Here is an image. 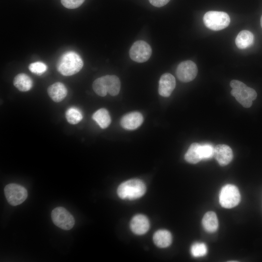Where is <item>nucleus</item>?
Instances as JSON below:
<instances>
[{
  "label": "nucleus",
  "mask_w": 262,
  "mask_h": 262,
  "mask_svg": "<svg viewBox=\"0 0 262 262\" xmlns=\"http://www.w3.org/2000/svg\"><path fill=\"white\" fill-rule=\"evenodd\" d=\"M83 65V61L78 53L68 51L60 57L57 63V69L61 74L69 76L79 72Z\"/></svg>",
  "instance_id": "nucleus-1"
},
{
  "label": "nucleus",
  "mask_w": 262,
  "mask_h": 262,
  "mask_svg": "<svg viewBox=\"0 0 262 262\" xmlns=\"http://www.w3.org/2000/svg\"><path fill=\"white\" fill-rule=\"evenodd\" d=\"M92 87L94 92L101 97L105 96L107 93L110 95H117L120 89V82L115 75H106L95 80Z\"/></svg>",
  "instance_id": "nucleus-2"
},
{
  "label": "nucleus",
  "mask_w": 262,
  "mask_h": 262,
  "mask_svg": "<svg viewBox=\"0 0 262 262\" xmlns=\"http://www.w3.org/2000/svg\"><path fill=\"white\" fill-rule=\"evenodd\" d=\"M230 86L232 88L230 92L232 96L236 100L245 108H249L252 104V101L257 96L256 91L247 86L241 81L233 80L230 82Z\"/></svg>",
  "instance_id": "nucleus-3"
},
{
  "label": "nucleus",
  "mask_w": 262,
  "mask_h": 262,
  "mask_svg": "<svg viewBox=\"0 0 262 262\" xmlns=\"http://www.w3.org/2000/svg\"><path fill=\"white\" fill-rule=\"evenodd\" d=\"M146 190L145 183L139 179H131L122 183L118 187V196L122 199L133 200L141 197Z\"/></svg>",
  "instance_id": "nucleus-4"
},
{
  "label": "nucleus",
  "mask_w": 262,
  "mask_h": 262,
  "mask_svg": "<svg viewBox=\"0 0 262 262\" xmlns=\"http://www.w3.org/2000/svg\"><path fill=\"white\" fill-rule=\"evenodd\" d=\"M203 22L208 28L213 31H219L229 26L230 17L225 12L210 11L205 14Z\"/></svg>",
  "instance_id": "nucleus-5"
},
{
  "label": "nucleus",
  "mask_w": 262,
  "mask_h": 262,
  "mask_svg": "<svg viewBox=\"0 0 262 262\" xmlns=\"http://www.w3.org/2000/svg\"><path fill=\"white\" fill-rule=\"evenodd\" d=\"M241 195L238 188L232 184L224 186L219 194V202L222 207L230 209L240 202Z\"/></svg>",
  "instance_id": "nucleus-6"
},
{
  "label": "nucleus",
  "mask_w": 262,
  "mask_h": 262,
  "mask_svg": "<svg viewBox=\"0 0 262 262\" xmlns=\"http://www.w3.org/2000/svg\"><path fill=\"white\" fill-rule=\"evenodd\" d=\"M4 192L8 202L12 206H17L22 203L28 196L25 188L16 183L6 185Z\"/></svg>",
  "instance_id": "nucleus-7"
},
{
  "label": "nucleus",
  "mask_w": 262,
  "mask_h": 262,
  "mask_svg": "<svg viewBox=\"0 0 262 262\" xmlns=\"http://www.w3.org/2000/svg\"><path fill=\"white\" fill-rule=\"evenodd\" d=\"M51 216L56 226L66 230L71 229L75 224L73 215L63 207L54 208L51 212Z\"/></svg>",
  "instance_id": "nucleus-8"
},
{
  "label": "nucleus",
  "mask_w": 262,
  "mask_h": 262,
  "mask_svg": "<svg viewBox=\"0 0 262 262\" xmlns=\"http://www.w3.org/2000/svg\"><path fill=\"white\" fill-rule=\"evenodd\" d=\"M151 53L152 49L149 45L142 40L135 42L129 51L130 58L138 63H143L148 60Z\"/></svg>",
  "instance_id": "nucleus-9"
},
{
  "label": "nucleus",
  "mask_w": 262,
  "mask_h": 262,
  "mask_svg": "<svg viewBox=\"0 0 262 262\" xmlns=\"http://www.w3.org/2000/svg\"><path fill=\"white\" fill-rule=\"evenodd\" d=\"M196 64L192 61H184L178 66L176 75L178 79L182 82H188L193 81L197 74Z\"/></svg>",
  "instance_id": "nucleus-10"
},
{
  "label": "nucleus",
  "mask_w": 262,
  "mask_h": 262,
  "mask_svg": "<svg viewBox=\"0 0 262 262\" xmlns=\"http://www.w3.org/2000/svg\"><path fill=\"white\" fill-rule=\"evenodd\" d=\"M213 156L221 166H225L232 161L233 152L228 145L219 144L214 147Z\"/></svg>",
  "instance_id": "nucleus-11"
},
{
  "label": "nucleus",
  "mask_w": 262,
  "mask_h": 262,
  "mask_svg": "<svg viewBox=\"0 0 262 262\" xmlns=\"http://www.w3.org/2000/svg\"><path fill=\"white\" fill-rule=\"evenodd\" d=\"M176 86L175 77L169 73L163 74L159 80L158 91L164 97L170 96Z\"/></svg>",
  "instance_id": "nucleus-12"
},
{
  "label": "nucleus",
  "mask_w": 262,
  "mask_h": 262,
  "mask_svg": "<svg viewBox=\"0 0 262 262\" xmlns=\"http://www.w3.org/2000/svg\"><path fill=\"white\" fill-rule=\"evenodd\" d=\"M143 122V117L139 112H131L125 115L121 119L120 124L125 129L132 130L137 129Z\"/></svg>",
  "instance_id": "nucleus-13"
},
{
  "label": "nucleus",
  "mask_w": 262,
  "mask_h": 262,
  "mask_svg": "<svg viewBox=\"0 0 262 262\" xmlns=\"http://www.w3.org/2000/svg\"><path fill=\"white\" fill-rule=\"evenodd\" d=\"M130 227L132 231L138 235L146 233L149 228L147 218L143 214H137L131 219Z\"/></svg>",
  "instance_id": "nucleus-14"
},
{
  "label": "nucleus",
  "mask_w": 262,
  "mask_h": 262,
  "mask_svg": "<svg viewBox=\"0 0 262 262\" xmlns=\"http://www.w3.org/2000/svg\"><path fill=\"white\" fill-rule=\"evenodd\" d=\"M47 92L49 97L53 101L59 102L66 97L67 90L63 83L56 82L48 87Z\"/></svg>",
  "instance_id": "nucleus-15"
},
{
  "label": "nucleus",
  "mask_w": 262,
  "mask_h": 262,
  "mask_svg": "<svg viewBox=\"0 0 262 262\" xmlns=\"http://www.w3.org/2000/svg\"><path fill=\"white\" fill-rule=\"evenodd\" d=\"M14 86L20 91L27 92L33 87L32 79L25 73H19L16 75L13 80Z\"/></svg>",
  "instance_id": "nucleus-16"
},
{
  "label": "nucleus",
  "mask_w": 262,
  "mask_h": 262,
  "mask_svg": "<svg viewBox=\"0 0 262 262\" xmlns=\"http://www.w3.org/2000/svg\"><path fill=\"white\" fill-rule=\"evenodd\" d=\"M172 240L171 233L164 229H160L155 232L153 235L155 244L161 248L166 247L170 245Z\"/></svg>",
  "instance_id": "nucleus-17"
},
{
  "label": "nucleus",
  "mask_w": 262,
  "mask_h": 262,
  "mask_svg": "<svg viewBox=\"0 0 262 262\" xmlns=\"http://www.w3.org/2000/svg\"><path fill=\"white\" fill-rule=\"evenodd\" d=\"M254 42L253 33L248 30H243L237 35L235 39V44L238 48L245 49L250 47Z\"/></svg>",
  "instance_id": "nucleus-18"
},
{
  "label": "nucleus",
  "mask_w": 262,
  "mask_h": 262,
  "mask_svg": "<svg viewBox=\"0 0 262 262\" xmlns=\"http://www.w3.org/2000/svg\"><path fill=\"white\" fill-rule=\"evenodd\" d=\"M202 223L205 230L214 232L218 229V222L215 213L212 211L207 212L203 216Z\"/></svg>",
  "instance_id": "nucleus-19"
},
{
  "label": "nucleus",
  "mask_w": 262,
  "mask_h": 262,
  "mask_svg": "<svg viewBox=\"0 0 262 262\" xmlns=\"http://www.w3.org/2000/svg\"><path fill=\"white\" fill-rule=\"evenodd\" d=\"M92 118L101 129L107 128L111 122L110 114L105 108H101L96 111L92 115Z\"/></svg>",
  "instance_id": "nucleus-20"
},
{
  "label": "nucleus",
  "mask_w": 262,
  "mask_h": 262,
  "mask_svg": "<svg viewBox=\"0 0 262 262\" xmlns=\"http://www.w3.org/2000/svg\"><path fill=\"white\" fill-rule=\"evenodd\" d=\"M200 144L197 143H192L186 152L185 160L190 164H196L202 160L200 152Z\"/></svg>",
  "instance_id": "nucleus-21"
},
{
  "label": "nucleus",
  "mask_w": 262,
  "mask_h": 262,
  "mask_svg": "<svg viewBox=\"0 0 262 262\" xmlns=\"http://www.w3.org/2000/svg\"><path fill=\"white\" fill-rule=\"evenodd\" d=\"M66 118L67 122L73 125L79 123L82 119L81 112L76 107H70L66 112Z\"/></svg>",
  "instance_id": "nucleus-22"
},
{
  "label": "nucleus",
  "mask_w": 262,
  "mask_h": 262,
  "mask_svg": "<svg viewBox=\"0 0 262 262\" xmlns=\"http://www.w3.org/2000/svg\"><path fill=\"white\" fill-rule=\"evenodd\" d=\"M190 251L195 257H202L207 254V247L204 243H196L191 246Z\"/></svg>",
  "instance_id": "nucleus-23"
},
{
  "label": "nucleus",
  "mask_w": 262,
  "mask_h": 262,
  "mask_svg": "<svg viewBox=\"0 0 262 262\" xmlns=\"http://www.w3.org/2000/svg\"><path fill=\"white\" fill-rule=\"evenodd\" d=\"M200 152L202 160L210 159L213 156L214 147L209 144L200 145Z\"/></svg>",
  "instance_id": "nucleus-24"
},
{
  "label": "nucleus",
  "mask_w": 262,
  "mask_h": 262,
  "mask_svg": "<svg viewBox=\"0 0 262 262\" xmlns=\"http://www.w3.org/2000/svg\"><path fill=\"white\" fill-rule=\"evenodd\" d=\"M29 69L33 73L41 75L47 70V66L43 62H36L29 66Z\"/></svg>",
  "instance_id": "nucleus-25"
},
{
  "label": "nucleus",
  "mask_w": 262,
  "mask_h": 262,
  "mask_svg": "<svg viewBox=\"0 0 262 262\" xmlns=\"http://www.w3.org/2000/svg\"><path fill=\"white\" fill-rule=\"evenodd\" d=\"M85 0H61V3L68 9H75L80 7Z\"/></svg>",
  "instance_id": "nucleus-26"
},
{
  "label": "nucleus",
  "mask_w": 262,
  "mask_h": 262,
  "mask_svg": "<svg viewBox=\"0 0 262 262\" xmlns=\"http://www.w3.org/2000/svg\"><path fill=\"white\" fill-rule=\"evenodd\" d=\"M170 0H149V2L157 7H162L166 4Z\"/></svg>",
  "instance_id": "nucleus-27"
},
{
  "label": "nucleus",
  "mask_w": 262,
  "mask_h": 262,
  "mask_svg": "<svg viewBox=\"0 0 262 262\" xmlns=\"http://www.w3.org/2000/svg\"><path fill=\"white\" fill-rule=\"evenodd\" d=\"M261 27L262 28V16L261 18Z\"/></svg>",
  "instance_id": "nucleus-28"
}]
</instances>
